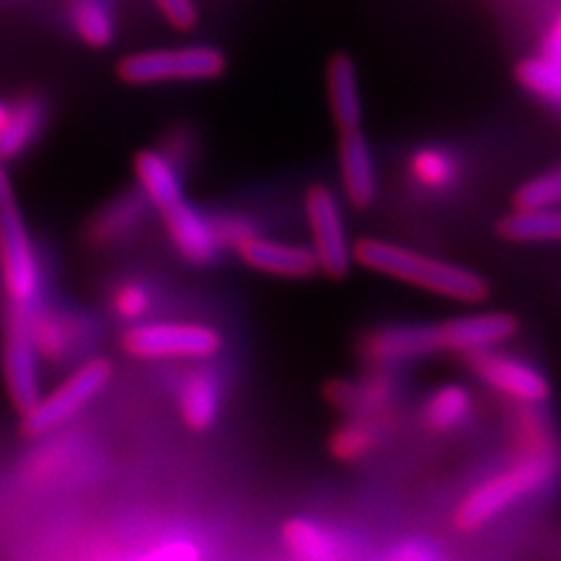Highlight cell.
<instances>
[{"label":"cell","mask_w":561,"mask_h":561,"mask_svg":"<svg viewBox=\"0 0 561 561\" xmlns=\"http://www.w3.org/2000/svg\"><path fill=\"white\" fill-rule=\"evenodd\" d=\"M311 249L319 257V270L330 278H344L354 265V245L346 234L342 206L328 185H311L305 197Z\"/></svg>","instance_id":"obj_7"},{"label":"cell","mask_w":561,"mask_h":561,"mask_svg":"<svg viewBox=\"0 0 561 561\" xmlns=\"http://www.w3.org/2000/svg\"><path fill=\"white\" fill-rule=\"evenodd\" d=\"M440 323H389L367 332L360 340V354L375 367H389L440 354Z\"/></svg>","instance_id":"obj_10"},{"label":"cell","mask_w":561,"mask_h":561,"mask_svg":"<svg viewBox=\"0 0 561 561\" xmlns=\"http://www.w3.org/2000/svg\"><path fill=\"white\" fill-rule=\"evenodd\" d=\"M179 408L192 431L210 428L220 414V381L208 370L190 373L179 391Z\"/></svg>","instance_id":"obj_21"},{"label":"cell","mask_w":561,"mask_h":561,"mask_svg":"<svg viewBox=\"0 0 561 561\" xmlns=\"http://www.w3.org/2000/svg\"><path fill=\"white\" fill-rule=\"evenodd\" d=\"M216 230L218 237L222 241V249H234L239 251L241 243L249 241L251 237H255V225L239 214H225V216H216Z\"/></svg>","instance_id":"obj_31"},{"label":"cell","mask_w":561,"mask_h":561,"mask_svg":"<svg viewBox=\"0 0 561 561\" xmlns=\"http://www.w3.org/2000/svg\"><path fill=\"white\" fill-rule=\"evenodd\" d=\"M113 363L108 358H87L70 373L55 391L41 396L35 405L22 414L28 435H47L68 424L80 410L108 386Z\"/></svg>","instance_id":"obj_6"},{"label":"cell","mask_w":561,"mask_h":561,"mask_svg":"<svg viewBox=\"0 0 561 561\" xmlns=\"http://www.w3.org/2000/svg\"><path fill=\"white\" fill-rule=\"evenodd\" d=\"M70 24L90 47H108L115 41V12L111 0H73Z\"/></svg>","instance_id":"obj_26"},{"label":"cell","mask_w":561,"mask_h":561,"mask_svg":"<svg viewBox=\"0 0 561 561\" xmlns=\"http://www.w3.org/2000/svg\"><path fill=\"white\" fill-rule=\"evenodd\" d=\"M8 113H10V103H5L3 99H0V125H3V122H5Z\"/></svg>","instance_id":"obj_35"},{"label":"cell","mask_w":561,"mask_h":561,"mask_svg":"<svg viewBox=\"0 0 561 561\" xmlns=\"http://www.w3.org/2000/svg\"><path fill=\"white\" fill-rule=\"evenodd\" d=\"M379 443V424L375 416L354 414L330 437V449L342 461H358Z\"/></svg>","instance_id":"obj_28"},{"label":"cell","mask_w":561,"mask_h":561,"mask_svg":"<svg viewBox=\"0 0 561 561\" xmlns=\"http://www.w3.org/2000/svg\"><path fill=\"white\" fill-rule=\"evenodd\" d=\"M31 337L43 360L66 363L90 346L94 325L87 316L43 302L28 319Z\"/></svg>","instance_id":"obj_11"},{"label":"cell","mask_w":561,"mask_h":561,"mask_svg":"<svg viewBox=\"0 0 561 561\" xmlns=\"http://www.w3.org/2000/svg\"><path fill=\"white\" fill-rule=\"evenodd\" d=\"M538 55L561 61V5L554 12L548 28L542 31V41H540V47H538Z\"/></svg>","instance_id":"obj_34"},{"label":"cell","mask_w":561,"mask_h":561,"mask_svg":"<svg viewBox=\"0 0 561 561\" xmlns=\"http://www.w3.org/2000/svg\"><path fill=\"white\" fill-rule=\"evenodd\" d=\"M515 80L524 92L561 111V61L542 55L526 57L515 66Z\"/></svg>","instance_id":"obj_27"},{"label":"cell","mask_w":561,"mask_h":561,"mask_svg":"<svg viewBox=\"0 0 561 561\" xmlns=\"http://www.w3.org/2000/svg\"><path fill=\"white\" fill-rule=\"evenodd\" d=\"M561 476V445L538 405H522L513 463L478 484L456 507V529L476 531L517 503L540 494Z\"/></svg>","instance_id":"obj_1"},{"label":"cell","mask_w":561,"mask_h":561,"mask_svg":"<svg viewBox=\"0 0 561 561\" xmlns=\"http://www.w3.org/2000/svg\"><path fill=\"white\" fill-rule=\"evenodd\" d=\"M284 546L300 559H335L344 557L342 550L344 540L337 531L328 529V526L307 519V517H293L280 529Z\"/></svg>","instance_id":"obj_24"},{"label":"cell","mask_w":561,"mask_h":561,"mask_svg":"<svg viewBox=\"0 0 561 561\" xmlns=\"http://www.w3.org/2000/svg\"><path fill=\"white\" fill-rule=\"evenodd\" d=\"M0 276L5 288V311L31 319L45 302V276L14 190L0 195Z\"/></svg>","instance_id":"obj_3"},{"label":"cell","mask_w":561,"mask_h":561,"mask_svg":"<svg viewBox=\"0 0 561 561\" xmlns=\"http://www.w3.org/2000/svg\"><path fill=\"white\" fill-rule=\"evenodd\" d=\"M154 5L175 31H192L199 22L195 0H154Z\"/></svg>","instance_id":"obj_32"},{"label":"cell","mask_w":561,"mask_h":561,"mask_svg":"<svg viewBox=\"0 0 561 561\" xmlns=\"http://www.w3.org/2000/svg\"><path fill=\"white\" fill-rule=\"evenodd\" d=\"M391 554L400 561H426V559L437 557L433 542L421 540V538H408V540L398 542V548Z\"/></svg>","instance_id":"obj_33"},{"label":"cell","mask_w":561,"mask_h":561,"mask_svg":"<svg viewBox=\"0 0 561 561\" xmlns=\"http://www.w3.org/2000/svg\"><path fill=\"white\" fill-rule=\"evenodd\" d=\"M325 87H328V105L332 122L340 134L356 131L363 125V96L360 82L354 59L344 51L332 55L325 70Z\"/></svg>","instance_id":"obj_16"},{"label":"cell","mask_w":561,"mask_h":561,"mask_svg":"<svg viewBox=\"0 0 561 561\" xmlns=\"http://www.w3.org/2000/svg\"><path fill=\"white\" fill-rule=\"evenodd\" d=\"M472 412V396L461 383H443L426 398L424 419L437 433H449L463 426Z\"/></svg>","instance_id":"obj_25"},{"label":"cell","mask_w":561,"mask_h":561,"mask_svg":"<svg viewBox=\"0 0 561 561\" xmlns=\"http://www.w3.org/2000/svg\"><path fill=\"white\" fill-rule=\"evenodd\" d=\"M330 402L340 410L360 416H379L396 400V379L383 373H370L358 381H335L325 389Z\"/></svg>","instance_id":"obj_17"},{"label":"cell","mask_w":561,"mask_h":561,"mask_svg":"<svg viewBox=\"0 0 561 561\" xmlns=\"http://www.w3.org/2000/svg\"><path fill=\"white\" fill-rule=\"evenodd\" d=\"M340 179L351 206L367 208L377 197V171L373 148L360 129L340 134Z\"/></svg>","instance_id":"obj_15"},{"label":"cell","mask_w":561,"mask_h":561,"mask_svg":"<svg viewBox=\"0 0 561 561\" xmlns=\"http://www.w3.org/2000/svg\"><path fill=\"white\" fill-rule=\"evenodd\" d=\"M162 220L173 249L190 265H210L222 251L216 220L202 214L187 199L162 210Z\"/></svg>","instance_id":"obj_13"},{"label":"cell","mask_w":561,"mask_h":561,"mask_svg":"<svg viewBox=\"0 0 561 561\" xmlns=\"http://www.w3.org/2000/svg\"><path fill=\"white\" fill-rule=\"evenodd\" d=\"M354 257L365 270L405 280L449 300L482 302L489 295V284L482 274L386 239H360L354 245Z\"/></svg>","instance_id":"obj_2"},{"label":"cell","mask_w":561,"mask_h":561,"mask_svg":"<svg viewBox=\"0 0 561 561\" xmlns=\"http://www.w3.org/2000/svg\"><path fill=\"white\" fill-rule=\"evenodd\" d=\"M152 305L154 295L144 280H125V284H119L111 295L113 313L127 325L146 321L148 313L152 311Z\"/></svg>","instance_id":"obj_30"},{"label":"cell","mask_w":561,"mask_h":561,"mask_svg":"<svg viewBox=\"0 0 561 561\" xmlns=\"http://www.w3.org/2000/svg\"><path fill=\"white\" fill-rule=\"evenodd\" d=\"M499 234L515 243H561V206L513 208L499 220Z\"/></svg>","instance_id":"obj_23"},{"label":"cell","mask_w":561,"mask_h":561,"mask_svg":"<svg viewBox=\"0 0 561 561\" xmlns=\"http://www.w3.org/2000/svg\"><path fill=\"white\" fill-rule=\"evenodd\" d=\"M519 332V319L511 311H478L454 316L440 323L443 348L451 354H476L511 342Z\"/></svg>","instance_id":"obj_12"},{"label":"cell","mask_w":561,"mask_h":561,"mask_svg":"<svg viewBox=\"0 0 561 561\" xmlns=\"http://www.w3.org/2000/svg\"><path fill=\"white\" fill-rule=\"evenodd\" d=\"M41 354L33 344L28 319L5 311L3 321V375L12 405L26 414L41 400Z\"/></svg>","instance_id":"obj_9"},{"label":"cell","mask_w":561,"mask_h":561,"mask_svg":"<svg viewBox=\"0 0 561 561\" xmlns=\"http://www.w3.org/2000/svg\"><path fill=\"white\" fill-rule=\"evenodd\" d=\"M408 173L419 190L428 192V195H443L459 181L461 162L443 146H424L410 154Z\"/></svg>","instance_id":"obj_22"},{"label":"cell","mask_w":561,"mask_h":561,"mask_svg":"<svg viewBox=\"0 0 561 561\" xmlns=\"http://www.w3.org/2000/svg\"><path fill=\"white\" fill-rule=\"evenodd\" d=\"M134 175L152 208L162 210L183 202V183L171 154L162 150H140L134 157Z\"/></svg>","instance_id":"obj_18"},{"label":"cell","mask_w":561,"mask_h":561,"mask_svg":"<svg viewBox=\"0 0 561 561\" xmlns=\"http://www.w3.org/2000/svg\"><path fill=\"white\" fill-rule=\"evenodd\" d=\"M515 208L561 206V162L522 183L513 197Z\"/></svg>","instance_id":"obj_29"},{"label":"cell","mask_w":561,"mask_h":561,"mask_svg":"<svg viewBox=\"0 0 561 561\" xmlns=\"http://www.w3.org/2000/svg\"><path fill=\"white\" fill-rule=\"evenodd\" d=\"M245 265L284 278H307L319 270V257L307 245H295L284 241H272L265 237H251L237 251Z\"/></svg>","instance_id":"obj_14"},{"label":"cell","mask_w":561,"mask_h":561,"mask_svg":"<svg viewBox=\"0 0 561 561\" xmlns=\"http://www.w3.org/2000/svg\"><path fill=\"white\" fill-rule=\"evenodd\" d=\"M227 59L214 45L157 47L127 55L117 64V76L127 84L206 82L225 73Z\"/></svg>","instance_id":"obj_4"},{"label":"cell","mask_w":561,"mask_h":561,"mask_svg":"<svg viewBox=\"0 0 561 561\" xmlns=\"http://www.w3.org/2000/svg\"><path fill=\"white\" fill-rule=\"evenodd\" d=\"M150 202L140 190L122 192L113 202L105 204L90 222V239L94 243H117L131 237L144 225Z\"/></svg>","instance_id":"obj_19"},{"label":"cell","mask_w":561,"mask_h":561,"mask_svg":"<svg viewBox=\"0 0 561 561\" xmlns=\"http://www.w3.org/2000/svg\"><path fill=\"white\" fill-rule=\"evenodd\" d=\"M122 348L144 360H204L222 348V335L202 323L140 321L125 330Z\"/></svg>","instance_id":"obj_5"},{"label":"cell","mask_w":561,"mask_h":561,"mask_svg":"<svg viewBox=\"0 0 561 561\" xmlns=\"http://www.w3.org/2000/svg\"><path fill=\"white\" fill-rule=\"evenodd\" d=\"M466 363L482 383L511 398L517 405H546L552 396L548 375L519 356L505 354L501 346L468 354Z\"/></svg>","instance_id":"obj_8"},{"label":"cell","mask_w":561,"mask_h":561,"mask_svg":"<svg viewBox=\"0 0 561 561\" xmlns=\"http://www.w3.org/2000/svg\"><path fill=\"white\" fill-rule=\"evenodd\" d=\"M47 108L41 96H22L10 103V113L0 125V157L5 162L24 154L45 127Z\"/></svg>","instance_id":"obj_20"}]
</instances>
